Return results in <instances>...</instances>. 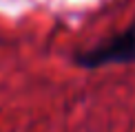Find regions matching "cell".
I'll return each instance as SVG.
<instances>
[{
	"label": "cell",
	"mask_w": 135,
	"mask_h": 132,
	"mask_svg": "<svg viewBox=\"0 0 135 132\" xmlns=\"http://www.w3.org/2000/svg\"><path fill=\"white\" fill-rule=\"evenodd\" d=\"M75 62L86 68H95V66L104 64H120V62H135V22L124 33L113 35L109 40L95 44L93 48L75 55Z\"/></svg>",
	"instance_id": "cell-1"
}]
</instances>
